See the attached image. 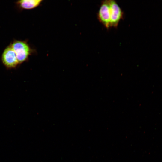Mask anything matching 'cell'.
Here are the masks:
<instances>
[{"instance_id":"cell-1","label":"cell","mask_w":162,"mask_h":162,"mask_svg":"<svg viewBox=\"0 0 162 162\" xmlns=\"http://www.w3.org/2000/svg\"><path fill=\"white\" fill-rule=\"evenodd\" d=\"M14 51L19 64L28 60L30 56L35 54L36 51L26 40L14 39L10 44Z\"/></svg>"},{"instance_id":"cell-2","label":"cell","mask_w":162,"mask_h":162,"mask_svg":"<svg viewBox=\"0 0 162 162\" xmlns=\"http://www.w3.org/2000/svg\"><path fill=\"white\" fill-rule=\"evenodd\" d=\"M97 16L99 22L105 28L107 29L111 28L109 0L101 1Z\"/></svg>"},{"instance_id":"cell-3","label":"cell","mask_w":162,"mask_h":162,"mask_svg":"<svg viewBox=\"0 0 162 162\" xmlns=\"http://www.w3.org/2000/svg\"><path fill=\"white\" fill-rule=\"evenodd\" d=\"M1 58L3 64L8 68H15L19 64L16 54L10 44L4 50Z\"/></svg>"},{"instance_id":"cell-4","label":"cell","mask_w":162,"mask_h":162,"mask_svg":"<svg viewBox=\"0 0 162 162\" xmlns=\"http://www.w3.org/2000/svg\"><path fill=\"white\" fill-rule=\"evenodd\" d=\"M110 10L111 28L117 27L120 20L122 19L124 13L116 2L109 0Z\"/></svg>"},{"instance_id":"cell-5","label":"cell","mask_w":162,"mask_h":162,"mask_svg":"<svg viewBox=\"0 0 162 162\" xmlns=\"http://www.w3.org/2000/svg\"><path fill=\"white\" fill-rule=\"evenodd\" d=\"M43 2L42 0H21L15 3L20 9L31 10L40 6Z\"/></svg>"}]
</instances>
